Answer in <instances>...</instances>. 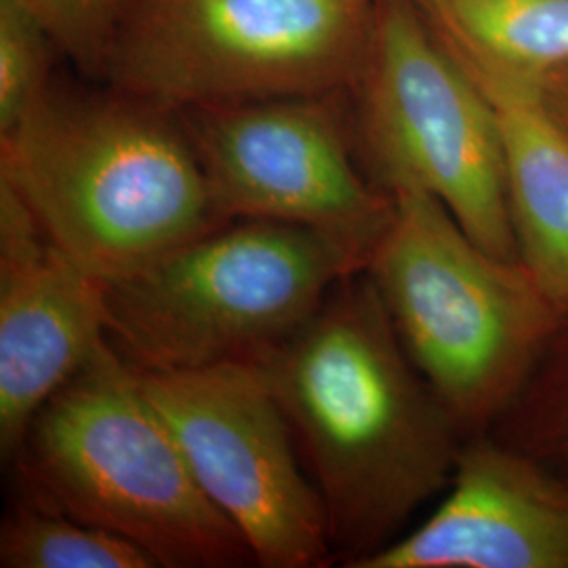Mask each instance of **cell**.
Here are the masks:
<instances>
[{"label": "cell", "mask_w": 568, "mask_h": 568, "mask_svg": "<svg viewBox=\"0 0 568 568\" xmlns=\"http://www.w3.org/2000/svg\"><path fill=\"white\" fill-rule=\"evenodd\" d=\"M0 180L100 283L227 224L180 108L63 72L0 135Z\"/></svg>", "instance_id": "cell-2"}, {"label": "cell", "mask_w": 568, "mask_h": 568, "mask_svg": "<svg viewBox=\"0 0 568 568\" xmlns=\"http://www.w3.org/2000/svg\"><path fill=\"white\" fill-rule=\"evenodd\" d=\"M253 363L283 408L345 567L396 541L447 490L469 434L408 358L365 272Z\"/></svg>", "instance_id": "cell-1"}, {"label": "cell", "mask_w": 568, "mask_h": 568, "mask_svg": "<svg viewBox=\"0 0 568 568\" xmlns=\"http://www.w3.org/2000/svg\"><path fill=\"white\" fill-rule=\"evenodd\" d=\"M389 194L394 217L365 274L427 384L469 436L487 432L562 312L527 265L480 246L438 199L413 185Z\"/></svg>", "instance_id": "cell-5"}, {"label": "cell", "mask_w": 568, "mask_h": 568, "mask_svg": "<svg viewBox=\"0 0 568 568\" xmlns=\"http://www.w3.org/2000/svg\"><path fill=\"white\" fill-rule=\"evenodd\" d=\"M474 79V77H471ZM474 81L487 93L501 126L508 161L516 257L549 302L568 312V142L527 91Z\"/></svg>", "instance_id": "cell-12"}, {"label": "cell", "mask_w": 568, "mask_h": 568, "mask_svg": "<svg viewBox=\"0 0 568 568\" xmlns=\"http://www.w3.org/2000/svg\"><path fill=\"white\" fill-rule=\"evenodd\" d=\"M487 432L568 485V312Z\"/></svg>", "instance_id": "cell-15"}, {"label": "cell", "mask_w": 568, "mask_h": 568, "mask_svg": "<svg viewBox=\"0 0 568 568\" xmlns=\"http://www.w3.org/2000/svg\"><path fill=\"white\" fill-rule=\"evenodd\" d=\"M0 567L156 568V562L116 532L21 501L2 520Z\"/></svg>", "instance_id": "cell-14"}, {"label": "cell", "mask_w": 568, "mask_h": 568, "mask_svg": "<svg viewBox=\"0 0 568 568\" xmlns=\"http://www.w3.org/2000/svg\"><path fill=\"white\" fill-rule=\"evenodd\" d=\"M108 344L103 284L47 239L0 180V455L11 462L42 406Z\"/></svg>", "instance_id": "cell-10"}, {"label": "cell", "mask_w": 568, "mask_h": 568, "mask_svg": "<svg viewBox=\"0 0 568 568\" xmlns=\"http://www.w3.org/2000/svg\"><path fill=\"white\" fill-rule=\"evenodd\" d=\"M347 93L358 152L379 187L424 190L480 246L518 260L497 112L417 0H371Z\"/></svg>", "instance_id": "cell-6"}, {"label": "cell", "mask_w": 568, "mask_h": 568, "mask_svg": "<svg viewBox=\"0 0 568 568\" xmlns=\"http://www.w3.org/2000/svg\"><path fill=\"white\" fill-rule=\"evenodd\" d=\"M65 60L42 21L18 0H0V135L23 119Z\"/></svg>", "instance_id": "cell-16"}, {"label": "cell", "mask_w": 568, "mask_h": 568, "mask_svg": "<svg viewBox=\"0 0 568 568\" xmlns=\"http://www.w3.org/2000/svg\"><path fill=\"white\" fill-rule=\"evenodd\" d=\"M138 373L194 478L260 567H326L335 558L323 497L260 366Z\"/></svg>", "instance_id": "cell-8"}, {"label": "cell", "mask_w": 568, "mask_h": 568, "mask_svg": "<svg viewBox=\"0 0 568 568\" xmlns=\"http://www.w3.org/2000/svg\"><path fill=\"white\" fill-rule=\"evenodd\" d=\"M523 91H527L551 126L568 142V68Z\"/></svg>", "instance_id": "cell-18"}, {"label": "cell", "mask_w": 568, "mask_h": 568, "mask_svg": "<svg viewBox=\"0 0 568 568\" xmlns=\"http://www.w3.org/2000/svg\"><path fill=\"white\" fill-rule=\"evenodd\" d=\"M474 79L520 89L568 68V0H417Z\"/></svg>", "instance_id": "cell-13"}, {"label": "cell", "mask_w": 568, "mask_h": 568, "mask_svg": "<svg viewBox=\"0 0 568 568\" xmlns=\"http://www.w3.org/2000/svg\"><path fill=\"white\" fill-rule=\"evenodd\" d=\"M347 91L180 108L217 211L328 232L368 260L394 196L356 161Z\"/></svg>", "instance_id": "cell-9"}, {"label": "cell", "mask_w": 568, "mask_h": 568, "mask_svg": "<svg viewBox=\"0 0 568 568\" xmlns=\"http://www.w3.org/2000/svg\"><path fill=\"white\" fill-rule=\"evenodd\" d=\"M371 0H133L103 82L175 108L347 91Z\"/></svg>", "instance_id": "cell-7"}, {"label": "cell", "mask_w": 568, "mask_h": 568, "mask_svg": "<svg viewBox=\"0 0 568 568\" xmlns=\"http://www.w3.org/2000/svg\"><path fill=\"white\" fill-rule=\"evenodd\" d=\"M365 270L358 248L323 230L234 220L102 283L108 342L143 373L253 363Z\"/></svg>", "instance_id": "cell-4"}, {"label": "cell", "mask_w": 568, "mask_h": 568, "mask_svg": "<svg viewBox=\"0 0 568 568\" xmlns=\"http://www.w3.org/2000/svg\"><path fill=\"white\" fill-rule=\"evenodd\" d=\"M60 44L79 77L103 81L122 20L133 0H18Z\"/></svg>", "instance_id": "cell-17"}, {"label": "cell", "mask_w": 568, "mask_h": 568, "mask_svg": "<svg viewBox=\"0 0 568 568\" xmlns=\"http://www.w3.org/2000/svg\"><path fill=\"white\" fill-rule=\"evenodd\" d=\"M9 464L21 501L116 532L156 567L253 560L194 478L138 368L110 342L42 406Z\"/></svg>", "instance_id": "cell-3"}, {"label": "cell", "mask_w": 568, "mask_h": 568, "mask_svg": "<svg viewBox=\"0 0 568 568\" xmlns=\"http://www.w3.org/2000/svg\"><path fill=\"white\" fill-rule=\"evenodd\" d=\"M356 568H568V485L471 434L436 511Z\"/></svg>", "instance_id": "cell-11"}]
</instances>
